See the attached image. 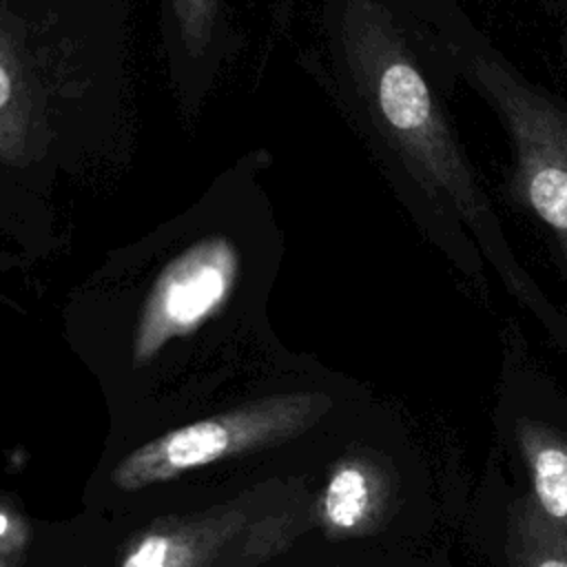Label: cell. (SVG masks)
<instances>
[{
  "instance_id": "9",
  "label": "cell",
  "mask_w": 567,
  "mask_h": 567,
  "mask_svg": "<svg viewBox=\"0 0 567 567\" xmlns=\"http://www.w3.org/2000/svg\"><path fill=\"white\" fill-rule=\"evenodd\" d=\"M507 551L514 567H567V536L554 529L529 498L512 509Z\"/></svg>"
},
{
  "instance_id": "5",
  "label": "cell",
  "mask_w": 567,
  "mask_h": 567,
  "mask_svg": "<svg viewBox=\"0 0 567 567\" xmlns=\"http://www.w3.org/2000/svg\"><path fill=\"white\" fill-rule=\"evenodd\" d=\"M237 272V248L221 235L199 239L168 261L142 306L133 361L142 365L155 359L168 341L195 332L226 303Z\"/></svg>"
},
{
  "instance_id": "8",
  "label": "cell",
  "mask_w": 567,
  "mask_h": 567,
  "mask_svg": "<svg viewBox=\"0 0 567 567\" xmlns=\"http://www.w3.org/2000/svg\"><path fill=\"white\" fill-rule=\"evenodd\" d=\"M33 102L24 66L11 33L0 22V157L24 162Z\"/></svg>"
},
{
  "instance_id": "6",
  "label": "cell",
  "mask_w": 567,
  "mask_h": 567,
  "mask_svg": "<svg viewBox=\"0 0 567 567\" xmlns=\"http://www.w3.org/2000/svg\"><path fill=\"white\" fill-rule=\"evenodd\" d=\"M394 476L390 467L368 452L341 456L315 496L317 527L330 540L374 534L390 516Z\"/></svg>"
},
{
  "instance_id": "3",
  "label": "cell",
  "mask_w": 567,
  "mask_h": 567,
  "mask_svg": "<svg viewBox=\"0 0 567 567\" xmlns=\"http://www.w3.org/2000/svg\"><path fill=\"white\" fill-rule=\"evenodd\" d=\"M317 527L315 496L299 478H268L210 507L153 520L120 567H264Z\"/></svg>"
},
{
  "instance_id": "2",
  "label": "cell",
  "mask_w": 567,
  "mask_h": 567,
  "mask_svg": "<svg viewBox=\"0 0 567 567\" xmlns=\"http://www.w3.org/2000/svg\"><path fill=\"white\" fill-rule=\"evenodd\" d=\"M419 9L441 64L498 117L512 157L505 188L540 226L567 279V104L527 80L454 4L430 0Z\"/></svg>"
},
{
  "instance_id": "4",
  "label": "cell",
  "mask_w": 567,
  "mask_h": 567,
  "mask_svg": "<svg viewBox=\"0 0 567 567\" xmlns=\"http://www.w3.org/2000/svg\"><path fill=\"white\" fill-rule=\"evenodd\" d=\"M330 408L326 392H279L239 403L137 445L111 470V483L122 492H137L226 458L284 445L312 430Z\"/></svg>"
},
{
  "instance_id": "11",
  "label": "cell",
  "mask_w": 567,
  "mask_h": 567,
  "mask_svg": "<svg viewBox=\"0 0 567 567\" xmlns=\"http://www.w3.org/2000/svg\"><path fill=\"white\" fill-rule=\"evenodd\" d=\"M0 567H2V565H0Z\"/></svg>"
},
{
  "instance_id": "10",
  "label": "cell",
  "mask_w": 567,
  "mask_h": 567,
  "mask_svg": "<svg viewBox=\"0 0 567 567\" xmlns=\"http://www.w3.org/2000/svg\"><path fill=\"white\" fill-rule=\"evenodd\" d=\"M213 11L215 0H175V13L182 27V38L193 55L199 53L210 40Z\"/></svg>"
},
{
  "instance_id": "7",
  "label": "cell",
  "mask_w": 567,
  "mask_h": 567,
  "mask_svg": "<svg viewBox=\"0 0 567 567\" xmlns=\"http://www.w3.org/2000/svg\"><path fill=\"white\" fill-rule=\"evenodd\" d=\"M518 443L532 476L529 501L540 516L567 536V445L538 423L520 421Z\"/></svg>"
},
{
  "instance_id": "1",
  "label": "cell",
  "mask_w": 567,
  "mask_h": 567,
  "mask_svg": "<svg viewBox=\"0 0 567 567\" xmlns=\"http://www.w3.org/2000/svg\"><path fill=\"white\" fill-rule=\"evenodd\" d=\"M343 51L372 128L408 182L423 233L463 275L485 284L487 261L520 303L551 317L549 301L509 248L461 146L443 82L434 78L439 60L419 18L410 24L379 0H350Z\"/></svg>"
}]
</instances>
